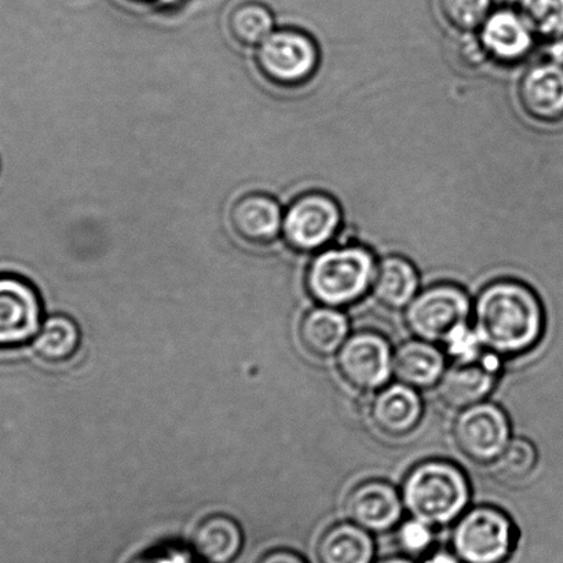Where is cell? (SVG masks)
I'll return each mask as SVG.
<instances>
[{
    "instance_id": "obj_1",
    "label": "cell",
    "mask_w": 563,
    "mask_h": 563,
    "mask_svg": "<svg viewBox=\"0 0 563 563\" xmlns=\"http://www.w3.org/2000/svg\"><path fill=\"white\" fill-rule=\"evenodd\" d=\"M472 317L484 349L500 357L528 353L543 338V305L533 289L521 282L488 284L475 298Z\"/></svg>"
},
{
    "instance_id": "obj_2",
    "label": "cell",
    "mask_w": 563,
    "mask_h": 563,
    "mask_svg": "<svg viewBox=\"0 0 563 563\" xmlns=\"http://www.w3.org/2000/svg\"><path fill=\"white\" fill-rule=\"evenodd\" d=\"M401 496L409 516L439 528L455 523L463 516L472 488L467 475L455 463L431 459L408 473Z\"/></svg>"
},
{
    "instance_id": "obj_3",
    "label": "cell",
    "mask_w": 563,
    "mask_h": 563,
    "mask_svg": "<svg viewBox=\"0 0 563 563\" xmlns=\"http://www.w3.org/2000/svg\"><path fill=\"white\" fill-rule=\"evenodd\" d=\"M376 267L375 255L363 245L327 247L310 262L306 287L316 302L347 308L371 291Z\"/></svg>"
},
{
    "instance_id": "obj_4",
    "label": "cell",
    "mask_w": 563,
    "mask_h": 563,
    "mask_svg": "<svg viewBox=\"0 0 563 563\" xmlns=\"http://www.w3.org/2000/svg\"><path fill=\"white\" fill-rule=\"evenodd\" d=\"M516 527L500 508L477 506L453 523L452 551L463 563H505L516 547Z\"/></svg>"
},
{
    "instance_id": "obj_5",
    "label": "cell",
    "mask_w": 563,
    "mask_h": 563,
    "mask_svg": "<svg viewBox=\"0 0 563 563\" xmlns=\"http://www.w3.org/2000/svg\"><path fill=\"white\" fill-rule=\"evenodd\" d=\"M255 63L267 81L295 89L313 78L320 52L313 37L303 31L275 30L256 47Z\"/></svg>"
},
{
    "instance_id": "obj_6",
    "label": "cell",
    "mask_w": 563,
    "mask_h": 563,
    "mask_svg": "<svg viewBox=\"0 0 563 563\" xmlns=\"http://www.w3.org/2000/svg\"><path fill=\"white\" fill-rule=\"evenodd\" d=\"M473 302L462 287L435 284L419 291L406 309L408 330L418 339L444 343L459 327L472 319Z\"/></svg>"
},
{
    "instance_id": "obj_7",
    "label": "cell",
    "mask_w": 563,
    "mask_h": 563,
    "mask_svg": "<svg viewBox=\"0 0 563 563\" xmlns=\"http://www.w3.org/2000/svg\"><path fill=\"white\" fill-rule=\"evenodd\" d=\"M342 211L336 200L322 192L300 195L284 210L283 236L298 253H319L338 236Z\"/></svg>"
},
{
    "instance_id": "obj_8",
    "label": "cell",
    "mask_w": 563,
    "mask_h": 563,
    "mask_svg": "<svg viewBox=\"0 0 563 563\" xmlns=\"http://www.w3.org/2000/svg\"><path fill=\"white\" fill-rule=\"evenodd\" d=\"M338 369L353 389L376 393L395 376V350L384 335L374 331L350 333L336 354Z\"/></svg>"
},
{
    "instance_id": "obj_9",
    "label": "cell",
    "mask_w": 563,
    "mask_h": 563,
    "mask_svg": "<svg viewBox=\"0 0 563 563\" xmlns=\"http://www.w3.org/2000/svg\"><path fill=\"white\" fill-rule=\"evenodd\" d=\"M453 439L470 461L492 464L511 441L510 419L494 402L475 404L457 415L453 424Z\"/></svg>"
},
{
    "instance_id": "obj_10",
    "label": "cell",
    "mask_w": 563,
    "mask_h": 563,
    "mask_svg": "<svg viewBox=\"0 0 563 563\" xmlns=\"http://www.w3.org/2000/svg\"><path fill=\"white\" fill-rule=\"evenodd\" d=\"M42 328V302L25 278L0 275V349L23 346Z\"/></svg>"
},
{
    "instance_id": "obj_11",
    "label": "cell",
    "mask_w": 563,
    "mask_h": 563,
    "mask_svg": "<svg viewBox=\"0 0 563 563\" xmlns=\"http://www.w3.org/2000/svg\"><path fill=\"white\" fill-rule=\"evenodd\" d=\"M346 516L358 527L371 533H385L396 529L402 521L401 492L386 481L369 479L350 492L344 501Z\"/></svg>"
},
{
    "instance_id": "obj_12",
    "label": "cell",
    "mask_w": 563,
    "mask_h": 563,
    "mask_svg": "<svg viewBox=\"0 0 563 563\" xmlns=\"http://www.w3.org/2000/svg\"><path fill=\"white\" fill-rule=\"evenodd\" d=\"M499 369L500 355L488 350L474 363H453L437 385L441 401L459 411L486 401L495 389Z\"/></svg>"
},
{
    "instance_id": "obj_13",
    "label": "cell",
    "mask_w": 563,
    "mask_h": 563,
    "mask_svg": "<svg viewBox=\"0 0 563 563\" xmlns=\"http://www.w3.org/2000/svg\"><path fill=\"white\" fill-rule=\"evenodd\" d=\"M519 103L529 118L540 123L563 119V67L545 59L523 74L518 89Z\"/></svg>"
},
{
    "instance_id": "obj_14",
    "label": "cell",
    "mask_w": 563,
    "mask_h": 563,
    "mask_svg": "<svg viewBox=\"0 0 563 563\" xmlns=\"http://www.w3.org/2000/svg\"><path fill=\"white\" fill-rule=\"evenodd\" d=\"M478 37L488 57L505 65L523 62L534 45V34L527 21L510 9L490 13Z\"/></svg>"
},
{
    "instance_id": "obj_15",
    "label": "cell",
    "mask_w": 563,
    "mask_h": 563,
    "mask_svg": "<svg viewBox=\"0 0 563 563\" xmlns=\"http://www.w3.org/2000/svg\"><path fill=\"white\" fill-rule=\"evenodd\" d=\"M284 210L271 195L251 192L234 201L229 211L232 231L243 242L267 245L283 233Z\"/></svg>"
},
{
    "instance_id": "obj_16",
    "label": "cell",
    "mask_w": 563,
    "mask_h": 563,
    "mask_svg": "<svg viewBox=\"0 0 563 563\" xmlns=\"http://www.w3.org/2000/svg\"><path fill=\"white\" fill-rule=\"evenodd\" d=\"M369 412L372 422L382 433L404 437L418 428L424 407L419 390L397 380L375 393Z\"/></svg>"
},
{
    "instance_id": "obj_17",
    "label": "cell",
    "mask_w": 563,
    "mask_h": 563,
    "mask_svg": "<svg viewBox=\"0 0 563 563\" xmlns=\"http://www.w3.org/2000/svg\"><path fill=\"white\" fill-rule=\"evenodd\" d=\"M446 368V354L437 343L415 338L395 350V376L413 389L435 387Z\"/></svg>"
},
{
    "instance_id": "obj_18",
    "label": "cell",
    "mask_w": 563,
    "mask_h": 563,
    "mask_svg": "<svg viewBox=\"0 0 563 563\" xmlns=\"http://www.w3.org/2000/svg\"><path fill=\"white\" fill-rule=\"evenodd\" d=\"M372 295L389 310H406L420 291V277L411 261L390 255L378 262Z\"/></svg>"
},
{
    "instance_id": "obj_19",
    "label": "cell",
    "mask_w": 563,
    "mask_h": 563,
    "mask_svg": "<svg viewBox=\"0 0 563 563\" xmlns=\"http://www.w3.org/2000/svg\"><path fill=\"white\" fill-rule=\"evenodd\" d=\"M244 534L236 519L216 514L199 523L192 549L201 563H232L243 550Z\"/></svg>"
},
{
    "instance_id": "obj_20",
    "label": "cell",
    "mask_w": 563,
    "mask_h": 563,
    "mask_svg": "<svg viewBox=\"0 0 563 563\" xmlns=\"http://www.w3.org/2000/svg\"><path fill=\"white\" fill-rule=\"evenodd\" d=\"M349 336L350 322L342 309L320 305L309 310L300 321V342L316 357L336 355Z\"/></svg>"
},
{
    "instance_id": "obj_21",
    "label": "cell",
    "mask_w": 563,
    "mask_h": 563,
    "mask_svg": "<svg viewBox=\"0 0 563 563\" xmlns=\"http://www.w3.org/2000/svg\"><path fill=\"white\" fill-rule=\"evenodd\" d=\"M376 545L372 533L358 525H333L317 544L320 563H375Z\"/></svg>"
},
{
    "instance_id": "obj_22",
    "label": "cell",
    "mask_w": 563,
    "mask_h": 563,
    "mask_svg": "<svg viewBox=\"0 0 563 563\" xmlns=\"http://www.w3.org/2000/svg\"><path fill=\"white\" fill-rule=\"evenodd\" d=\"M80 346V330L68 316L48 317L34 339L37 357L46 363H64L73 358Z\"/></svg>"
},
{
    "instance_id": "obj_23",
    "label": "cell",
    "mask_w": 563,
    "mask_h": 563,
    "mask_svg": "<svg viewBox=\"0 0 563 563\" xmlns=\"http://www.w3.org/2000/svg\"><path fill=\"white\" fill-rule=\"evenodd\" d=\"M228 29L239 45L258 47L275 31V18L265 4L244 2L229 14Z\"/></svg>"
},
{
    "instance_id": "obj_24",
    "label": "cell",
    "mask_w": 563,
    "mask_h": 563,
    "mask_svg": "<svg viewBox=\"0 0 563 563\" xmlns=\"http://www.w3.org/2000/svg\"><path fill=\"white\" fill-rule=\"evenodd\" d=\"M539 453L527 439H511L503 451L501 455L496 459L494 464L495 477L501 483H519L527 479L538 466Z\"/></svg>"
},
{
    "instance_id": "obj_25",
    "label": "cell",
    "mask_w": 563,
    "mask_h": 563,
    "mask_svg": "<svg viewBox=\"0 0 563 563\" xmlns=\"http://www.w3.org/2000/svg\"><path fill=\"white\" fill-rule=\"evenodd\" d=\"M518 12L534 36L545 41L563 36V0H519Z\"/></svg>"
},
{
    "instance_id": "obj_26",
    "label": "cell",
    "mask_w": 563,
    "mask_h": 563,
    "mask_svg": "<svg viewBox=\"0 0 563 563\" xmlns=\"http://www.w3.org/2000/svg\"><path fill=\"white\" fill-rule=\"evenodd\" d=\"M445 23L461 34H473L489 18L492 0H439Z\"/></svg>"
},
{
    "instance_id": "obj_27",
    "label": "cell",
    "mask_w": 563,
    "mask_h": 563,
    "mask_svg": "<svg viewBox=\"0 0 563 563\" xmlns=\"http://www.w3.org/2000/svg\"><path fill=\"white\" fill-rule=\"evenodd\" d=\"M434 539V528L413 517L397 527L398 545L408 556L428 554L433 549Z\"/></svg>"
},
{
    "instance_id": "obj_28",
    "label": "cell",
    "mask_w": 563,
    "mask_h": 563,
    "mask_svg": "<svg viewBox=\"0 0 563 563\" xmlns=\"http://www.w3.org/2000/svg\"><path fill=\"white\" fill-rule=\"evenodd\" d=\"M442 344H444L446 355H450L453 363H474L485 352L477 333L468 324L459 327Z\"/></svg>"
},
{
    "instance_id": "obj_29",
    "label": "cell",
    "mask_w": 563,
    "mask_h": 563,
    "mask_svg": "<svg viewBox=\"0 0 563 563\" xmlns=\"http://www.w3.org/2000/svg\"><path fill=\"white\" fill-rule=\"evenodd\" d=\"M462 40L457 43L456 54L459 63L463 64L464 68L475 69L479 68L486 59L488 54L481 45L479 37H474L473 34H462Z\"/></svg>"
},
{
    "instance_id": "obj_30",
    "label": "cell",
    "mask_w": 563,
    "mask_h": 563,
    "mask_svg": "<svg viewBox=\"0 0 563 563\" xmlns=\"http://www.w3.org/2000/svg\"><path fill=\"white\" fill-rule=\"evenodd\" d=\"M255 563H308L303 556H300L298 552L278 549L266 552Z\"/></svg>"
},
{
    "instance_id": "obj_31",
    "label": "cell",
    "mask_w": 563,
    "mask_h": 563,
    "mask_svg": "<svg viewBox=\"0 0 563 563\" xmlns=\"http://www.w3.org/2000/svg\"><path fill=\"white\" fill-rule=\"evenodd\" d=\"M422 563H463L455 552L446 549L431 550L424 555Z\"/></svg>"
},
{
    "instance_id": "obj_32",
    "label": "cell",
    "mask_w": 563,
    "mask_h": 563,
    "mask_svg": "<svg viewBox=\"0 0 563 563\" xmlns=\"http://www.w3.org/2000/svg\"><path fill=\"white\" fill-rule=\"evenodd\" d=\"M545 56L549 62L562 65L563 67V36L547 43Z\"/></svg>"
},
{
    "instance_id": "obj_33",
    "label": "cell",
    "mask_w": 563,
    "mask_h": 563,
    "mask_svg": "<svg viewBox=\"0 0 563 563\" xmlns=\"http://www.w3.org/2000/svg\"><path fill=\"white\" fill-rule=\"evenodd\" d=\"M375 563H417V561H415L412 556L397 555V556L385 558V560H380Z\"/></svg>"
},
{
    "instance_id": "obj_34",
    "label": "cell",
    "mask_w": 563,
    "mask_h": 563,
    "mask_svg": "<svg viewBox=\"0 0 563 563\" xmlns=\"http://www.w3.org/2000/svg\"><path fill=\"white\" fill-rule=\"evenodd\" d=\"M139 563H184V562H180V561H177V560H167V558H155V560H153V558H150V560H144V561H141ZM188 563V562H186Z\"/></svg>"
}]
</instances>
